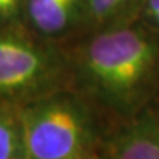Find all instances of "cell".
<instances>
[{
	"label": "cell",
	"mask_w": 159,
	"mask_h": 159,
	"mask_svg": "<svg viewBox=\"0 0 159 159\" xmlns=\"http://www.w3.org/2000/svg\"><path fill=\"white\" fill-rule=\"evenodd\" d=\"M159 66V44L141 28L99 29L78 52L81 85L102 103L129 114L148 96Z\"/></svg>",
	"instance_id": "6da1fadb"
},
{
	"label": "cell",
	"mask_w": 159,
	"mask_h": 159,
	"mask_svg": "<svg viewBox=\"0 0 159 159\" xmlns=\"http://www.w3.org/2000/svg\"><path fill=\"white\" fill-rule=\"evenodd\" d=\"M27 159H89L94 127L76 97L54 92L19 109Z\"/></svg>",
	"instance_id": "7a4b0ae2"
},
{
	"label": "cell",
	"mask_w": 159,
	"mask_h": 159,
	"mask_svg": "<svg viewBox=\"0 0 159 159\" xmlns=\"http://www.w3.org/2000/svg\"><path fill=\"white\" fill-rule=\"evenodd\" d=\"M62 57L23 23L0 25V102L21 107L57 92Z\"/></svg>",
	"instance_id": "3957f363"
},
{
	"label": "cell",
	"mask_w": 159,
	"mask_h": 159,
	"mask_svg": "<svg viewBox=\"0 0 159 159\" xmlns=\"http://www.w3.org/2000/svg\"><path fill=\"white\" fill-rule=\"evenodd\" d=\"M86 0H25L23 24L45 40H54L85 24Z\"/></svg>",
	"instance_id": "277c9868"
},
{
	"label": "cell",
	"mask_w": 159,
	"mask_h": 159,
	"mask_svg": "<svg viewBox=\"0 0 159 159\" xmlns=\"http://www.w3.org/2000/svg\"><path fill=\"white\" fill-rule=\"evenodd\" d=\"M111 159H159V121L143 116L111 142Z\"/></svg>",
	"instance_id": "5b68a950"
},
{
	"label": "cell",
	"mask_w": 159,
	"mask_h": 159,
	"mask_svg": "<svg viewBox=\"0 0 159 159\" xmlns=\"http://www.w3.org/2000/svg\"><path fill=\"white\" fill-rule=\"evenodd\" d=\"M0 159H27L19 107L0 102Z\"/></svg>",
	"instance_id": "8992f818"
},
{
	"label": "cell",
	"mask_w": 159,
	"mask_h": 159,
	"mask_svg": "<svg viewBox=\"0 0 159 159\" xmlns=\"http://www.w3.org/2000/svg\"><path fill=\"white\" fill-rule=\"evenodd\" d=\"M134 0H86L85 24L102 29L119 24Z\"/></svg>",
	"instance_id": "52a82bcc"
},
{
	"label": "cell",
	"mask_w": 159,
	"mask_h": 159,
	"mask_svg": "<svg viewBox=\"0 0 159 159\" xmlns=\"http://www.w3.org/2000/svg\"><path fill=\"white\" fill-rule=\"evenodd\" d=\"M25 0H0V25L23 23Z\"/></svg>",
	"instance_id": "ba28073f"
},
{
	"label": "cell",
	"mask_w": 159,
	"mask_h": 159,
	"mask_svg": "<svg viewBox=\"0 0 159 159\" xmlns=\"http://www.w3.org/2000/svg\"><path fill=\"white\" fill-rule=\"evenodd\" d=\"M146 12L150 17L159 12V0H146Z\"/></svg>",
	"instance_id": "9c48e42d"
},
{
	"label": "cell",
	"mask_w": 159,
	"mask_h": 159,
	"mask_svg": "<svg viewBox=\"0 0 159 159\" xmlns=\"http://www.w3.org/2000/svg\"><path fill=\"white\" fill-rule=\"evenodd\" d=\"M150 19H151V20H152V21H154V23H155V24H157V25L159 27V12H157L155 15H152V16H151Z\"/></svg>",
	"instance_id": "30bf717a"
},
{
	"label": "cell",
	"mask_w": 159,
	"mask_h": 159,
	"mask_svg": "<svg viewBox=\"0 0 159 159\" xmlns=\"http://www.w3.org/2000/svg\"><path fill=\"white\" fill-rule=\"evenodd\" d=\"M89 159H111V158L110 157H99V155H94V154H93V155Z\"/></svg>",
	"instance_id": "8fae6325"
}]
</instances>
